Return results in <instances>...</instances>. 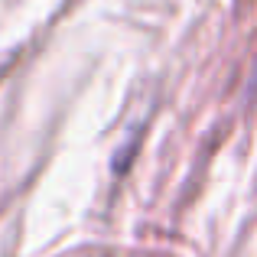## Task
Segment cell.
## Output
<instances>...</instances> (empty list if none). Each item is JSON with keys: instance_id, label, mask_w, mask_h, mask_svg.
<instances>
[]
</instances>
